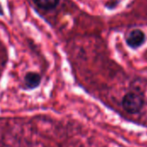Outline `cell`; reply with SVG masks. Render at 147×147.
Masks as SVG:
<instances>
[{
    "mask_svg": "<svg viewBox=\"0 0 147 147\" xmlns=\"http://www.w3.org/2000/svg\"><path fill=\"white\" fill-rule=\"evenodd\" d=\"M146 40L145 33L140 29L132 30L127 36V44L133 49H136L142 46Z\"/></svg>",
    "mask_w": 147,
    "mask_h": 147,
    "instance_id": "7a4b0ae2",
    "label": "cell"
},
{
    "mask_svg": "<svg viewBox=\"0 0 147 147\" xmlns=\"http://www.w3.org/2000/svg\"><path fill=\"white\" fill-rule=\"evenodd\" d=\"M0 16H3V9L1 4H0Z\"/></svg>",
    "mask_w": 147,
    "mask_h": 147,
    "instance_id": "5b68a950",
    "label": "cell"
},
{
    "mask_svg": "<svg viewBox=\"0 0 147 147\" xmlns=\"http://www.w3.org/2000/svg\"><path fill=\"white\" fill-rule=\"evenodd\" d=\"M40 81H41V78L40 74L33 71L27 73L24 78L25 84L28 89H34L38 87L40 84Z\"/></svg>",
    "mask_w": 147,
    "mask_h": 147,
    "instance_id": "3957f363",
    "label": "cell"
},
{
    "mask_svg": "<svg viewBox=\"0 0 147 147\" xmlns=\"http://www.w3.org/2000/svg\"><path fill=\"white\" fill-rule=\"evenodd\" d=\"M143 97L134 92H130L125 95L122 99V107L129 114H137L139 113L144 106Z\"/></svg>",
    "mask_w": 147,
    "mask_h": 147,
    "instance_id": "6da1fadb",
    "label": "cell"
},
{
    "mask_svg": "<svg viewBox=\"0 0 147 147\" xmlns=\"http://www.w3.org/2000/svg\"><path fill=\"white\" fill-rule=\"evenodd\" d=\"M34 2L40 8L46 10H50L56 8V6L59 4V0H34Z\"/></svg>",
    "mask_w": 147,
    "mask_h": 147,
    "instance_id": "277c9868",
    "label": "cell"
}]
</instances>
